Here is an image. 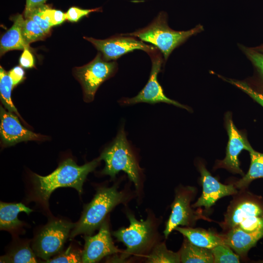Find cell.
Segmentation results:
<instances>
[{
    "label": "cell",
    "mask_w": 263,
    "mask_h": 263,
    "mask_svg": "<svg viewBox=\"0 0 263 263\" xmlns=\"http://www.w3.org/2000/svg\"><path fill=\"white\" fill-rule=\"evenodd\" d=\"M84 239L85 244L84 249L82 250V263H96L105 257L120 252L113 243L107 220L102 224L96 235H85Z\"/></svg>",
    "instance_id": "7c38bea8"
},
{
    "label": "cell",
    "mask_w": 263,
    "mask_h": 263,
    "mask_svg": "<svg viewBox=\"0 0 263 263\" xmlns=\"http://www.w3.org/2000/svg\"><path fill=\"white\" fill-rule=\"evenodd\" d=\"M27 18H29L33 20L47 35L50 33L52 26L48 21L43 19L39 15L37 10L33 11Z\"/></svg>",
    "instance_id": "1f68e13d"
},
{
    "label": "cell",
    "mask_w": 263,
    "mask_h": 263,
    "mask_svg": "<svg viewBox=\"0 0 263 263\" xmlns=\"http://www.w3.org/2000/svg\"><path fill=\"white\" fill-rule=\"evenodd\" d=\"M201 174L200 180L203 187L202 193L192 207H204L209 211L217 201L225 196L234 195L238 191L233 184L225 185L220 183L208 171L202 163L198 165Z\"/></svg>",
    "instance_id": "5bb4252c"
},
{
    "label": "cell",
    "mask_w": 263,
    "mask_h": 263,
    "mask_svg": "<svg viewBox=\"0 0 263 263\" xmlns=\"http://www.w3.org/2000/svg\"><path fill=\"white\" fill-rule=\"evenodd\" d=\"M243 50L263 78V53L254 48L244 47Z\"/></svg>",
    "instance_id": "f546056e"
},
{
    "label": "cell",
    "mask_w": 263,
    "mask_h": 263,
    "mask_svg": "<svg viewBox=\"0 0 263 263\" xmlns=\"http://www.w3.org/2000/svg\"><path fill=\"white\" fill-rule=\"evenodd\" d=\"M21 34L25 44H29L36 41L43 40L47 34L33 20L29 18H25L21 29Z\"/></svg>",
    "instance_id": "d4e9b609"
},
{
    "label": "cell",
    "mask_w": 263,
    "mask_h": 263,
    "mask_svg": "<svg viewBox=\"0 0 263 263\" xmlns=\"http://www.w3.org/2000/svg\"><path fill=\"white\" fill-rule=\"evenodd\" d=\"M46 263H82V251L70 246L65 251L59 252V254L55 256L53 258H51Z\"/></svg>",
    "instance_id": "4316f807"
},
{
    "label": "cell",
    "mask_w": 263,
    "mask_h": 263,
    "mask_svg": "<svg viewBox=\"0 0 263 263\" xmlns=\"http://www.w3.org/2000/svg\"><path fill=\"white\" fill-rule=\"evenodd\" d=\"M125 199V193L119 191L116 185L99 188L91 202L85 207L79 220L75 223L70 239L82 234L91 235L100 228L107 214Z\"/></svg>",
    "instance_id": "3957f363"
},
{
    "label": "cell",
    "mask_w": 263,
    "mask_h": 263,
    "mask_svg": "<svg viewBox=\"0 0 263 263\" xmlns=\"http://www.w3.org/2000/svg\"><path fill=\"white\" fill-rule=\"evenodd\" d=\"M22 15H17L13 18L12 26L2 36L0 42V56L15 50H23L29 48L25 43L21 34L22 26L24 21Z\"/></svg>",
    "instance_id": "d6986e66"
},
{
    "label": "cell",
    "mask_w": 263,
    "mask_h": 263,
    "mask_svg": "<svg viewBox=\"0 0 263 263\" xmlns=\"http://www.w3.org/2000/svg\"><path fill=\"white\" fill-rule=\"evenodd\" d=\"M0 133L2 143L12 146L22 141L40 140L42 136L32 132L20 123L13 113L0 109Z\"/></svg>",
    "instance_id": "9a60e30c"
},
{
    "label": "cell",
    "mask_w": 263,
    "mask_h": 263,
    "mask_svg": "<svg viewBox=\"0 0 263 263\" xmlns=\"http://www.w3.org/2000/svg\"><path fill=\"white\" fill-rule=\"evenodd\" d=\"M13 88L12 80L3 68L0 67V100L8 111L14 113L20 119L21 117L13 104L11 99V91Z\"/></svg>",
    "instance_id": "cb8c5ba5"
},
{
    "label": "cell",
    "mask_w": 263,
    "mask_h": 263,
    "mask_svg": "<svg viewBox=\"0 0 263 263\" xmlns=\"http://www.w3.org/2000/svg\"><path fill=\"white\" fill-rule=\"evenodd\" d=\"M255 50L260 52L263 53V44L261 45L258 47L254 48Z\"/></svg>",
    "instance_id": "d590c367"
},
{
    "label": "cell",
    "mask_w": 263,
    "mask_h": 263,
    "mask_svg": "<svg viewBox=\"0 0 263 263\" xmlns=\"http://www.w3.org/2000/svg\"><path fill=\"white\" fill-rule=\"evenodd\" d=\"M127 217L130 225L114 231L113 235L126 246L121 256L124 260L132 255H141L149 251L157 244L156 232L151 219L138 221L131 213Z\"/></svg>",
    "instance_id": "8992f818"
},
{
    "label": "cell",
    "mask_w": 263,
    "mask_h": 263,
    "mask_svg": "<svg viewBox=\"0 0 263 263\" xmlns=\"http://www.w3.org/2000/svg\"><path fill=\"white\" fill-rule=\"evenodd\" d=\"M33 210L21 203H8L0 202V230L14 231L22 226L23 223L18 217L20 212L29 215Z\"/></svg>",
    "instance_id": "ac0fdd59"
},
{
    "label": "cell",
    "mask_w": 263,
    "mask_h": 263,
    "mask_svg": "<svg viewBox=\"0 0 263 263\" xmlns=\"http://www.w3.org/2000/svg\"><path fill=\"white\" fill-rule=\"evenodd\" d=\"M174 230L181 233L192 244L199 247L212 249L219 244H224L221 234L217 233L213 230L179 226Z\"/></svg>",
    "instance_id": "e0dca14e"
},
{
    "label": "cell",
    "mask_w": 263,
    "mask_h": 263,
    "mask_svg": "<svg viewBox=\"0 0 263 263\" xmlns=\"http://www.w3.org/2000/svg\"><path fill=\"white\" fill-rule=\"evenodd\" d=\"M196 193L197 189L194 187L182 186L177 188L171 205V212L164 231L166 238L179 225L193 227L199 219L211 221L203 215L202 209L194 210L192 208L190 204Z\"/></svg>",
    "instance_id": "52a82bcc"
},
{
    "label": "cell",
    "mask_w": 263,
    "mask_h": 263,
    "mask_svg": "<svg viewBox=\"0 0 263 263\" xmlns=\"http://www.w3.org/2000/svg\"><path fill=\"white\" fill-rule=\"evenodd\" d=\"M36 10L43 19L50 24L51 26L59 25L66 19L65 13L58 10L50 8L45 5Z\"/></svg>",
    "instance_id": "83f0119b"
},
{
    "label": "cell",
    "mask_w": 263,
    "mask_h": 263,
    "mask_svg": "<svg viewBox=\"0 0 263 263\" xmlns=\"http://www.w3.org/2000/svg\"><path fill=\"white\" fill-rule=\"evenodd\" d=\"M250 156L249 169L241 179L233 183L237 189H244L253 180L263 178V153L255 151L253 149L249 151Z\"/></svg>",
    "instance_id": "44dd1931"
},
{
    "label": "cell",
    "mask_w": 263,
    "mask_h": 263,
    "mask_svg": "<svg viewBox=\"0 0 263 263\" xmlns=\"http://www.w3.org/2000/svg\"><path fill=\"white\" fill-rule=\"evenodd\" d=\"M223 243L240 257H244L248 251L263 237V230L247 232L239 228L230 229L221 234Z\"/></svg>",
    "instance_id": "2e32d148"
},
{
    "label": "cell",
    "mask_w": 263,
    "mask_h": 263,
    "mask_svg": "<svg viewBox=\"0 0 263 263\" xmlns=\"http://www.w3.org/2000/svg\"><path fill=\"white\" fill-rule=\"evenodd\" d=\"M226 128L228 141L225 156L223 160L218 161L216 167L224 168L232 173L244 176V172L240 167L238 156L243 150L249 151L253 148L245 136L236 128L229 115L226 117Z\"/></svg>",
    "instance_id": "4fadbf2b"
},
{
    "label": "cell",
    "mask_w": 263,
    "mask_h": 263,
    "mask_svg": "<svg viewBox=\"0 0 263 263\" xmlns=\"http://www.w3.org/2000/svg\"><path fill=\"white\" fill-rule=\"evenodd\" d=\"M227 81L247 94L263 107V92L255 89L244 81L232 79H228Z\"/></svg>",
    "instance_id": "f1b7e54d"
},
{
    "label": "cell",
    "mask_w": 263,
    "mask_h": 263,
    "mask_svg": "<svg viewBox=\"0 0 263 263\" xmlns=\"http://www.w3.org/2000/svg\"></svg>",
    "instance_id": "8d00e7d4"
},
{
    "label": "cell",
    "mask_w": 263,
    "mask_h": 263,
    "mask_svg": "<svg viewBox=\"0 0 263 263\" xmlns=\"http://www.w3.org/2000/svg\"><path fill=\"white\" fill-rule=\"evenodd\" d=\"M73 224L55 219L48 223L34 239L32 248L38 257L46 262L59 253L74 226Z\"/></svg>",
    "instance_id": "ba28073f"
},
{
    "label": "cell",
    "mask_w": 263,
    "mask_h": 263,
    "mask_svg": "<svg viewBox=\"0 0 263 263\" xmlns=\"http://www.w3.org/2000/svg\"><path fill=\"white\" fill-rule=\"evenodd\" d=\"M98 158L79 166L69 158L61 163L51 174L41 176L34 174L33 179L34 198L45 207H48V201L51 193L56 188L71 187L75 189L79 194L82 192L83 183L88 175L98 166Z\"/></svg>",
    "instance_id": "6da1fadb"
},
{
    "label": "cell",
    "mask_w": 263,
    "mask_h": 263,
    "mask_svg": "<svg viewBox=\"0 0 263 263\" xmlns=\"http://www.w3.org/2000/svg\"><path fill=\"white\" fill-rule=\"evenodd\" d=\"M149 55L151 60V69L147 83L137 95L132 98H123L119 101L120 104L125 105L141 102L151 104L165 102L188 110L186 106L167 97L158 82L157 75L161 70L163 59L158 49Z\"/></svg>",
    "instance_id": "30bf717a"
},
{
    "label": "cell",
    "mask_w": 263,
    "mask_h": 263,
    "mask_svg": "<svg viewBox=\"0 0 263 263\" xmlns=\"http://www.w3.org/2000/svg\"><path fill=\"white\" fill-rule=\"evenodd\" d=\"M19 64L24 68H31L34 67V58L29 48H26L23 50L19 58Z\"/></svg>",
    "instance_id": "836d02e7"
},
{
    "label": "cell",
    "mask_w": 263,
    "mask_h": 263,
    "mask_svg": "<svg viewBox=\"0 0 263 263\" xmlns=\"http://www.w3.org/2000/svg\"><path fill=\"white\" fill-rule=\"evenodd\" d=\"M219 224L223 232L234 228L247 232L263 230V203L245 189H240L234 195Z\"/></svg>",
    "instance_id": "7a4b0ae2"
},
{
    "label": "cell",
    "mask_w": 263,
    "mask_h": 263,
    "mask_svg": "<svg viewBox=\"0 0 263 263\" xmlns=\"http://www.w3.org/2000/svg\"><path fill=\"white\" fill-rule=\"evenodd\" d=\"M181 263H213V256L211 249L201 247L192 244L185 237L179 251Z\"/></svg>",
    "instance_id": "ffe728a7"
},
{
    "label": "cell",
    "mask_w": 263,
    "mask_h": 263,
    "mask_svg": "<svg viewBox=\"0 0 263 263\" xmlns=\"http://www.w3.org/2000/svg\"><path fill=\"white\" fill-rule=\"evenodd\" d=\"M147 263H181L179 252L169 250L164 243L156 244L147 256Z\"/></svg>",
    "instance_id": "603a6c76"
},
{
    "label": "cell",
    "mask_w": 263,
    "mask_h": 263,
    "mask_svg": "<svg viewBox=\"0 0 263 263\" xmlns=\"http://www.w3.org/2000/svg\"><path fill=\"white\" fill-rule=\"evenodd\" d=\"M46 0H26L24 12L25 18H27L36 9L44 5Z\"/></svg>",
    "instance_id": "e575fe53"
},
{
    "label": "cell",
    "mask_w": 263,
    "mask_h": 263,
    "mask_svg": "<svg viewBox=\"0 0 263 263\" xmlns=\"http://www.w3.org/2000/svg\"><path fill=\"white\" fill-rule=\"evenodd\" d=\"M37 256L28 243L12 249L7 254L0 257V263H37Z\"/></svg>",
    "instance_id": "7402d4cb"
},
{
    "label": "cell",
    "mask_w": 263,
    "mask_h": 263,
    "mask_svg": "<svg viewBox=\"0 0 263 263\" xmlns=\"http://www.w3.org/2000/svg\"><path fill=\"white\" fill-rule=\"evenodd\" d=\"M120 35L121 36L113 37L103 40L85 37L84 38L91 42L102 54L104 59L107 61L116 60L134 50H143L149 54L157 49L155 46L147 45L133 37Z\"/></svg>",
    "instance_id": "8fae6325"
},
{
    "label": "cell",
    "mask_w": 263,
    "mask_h": 263,
    "mask_svg": "<svg viewBox=\"0 0 263 263\" xmlns=\"http://www.w3.org/2000/svg\"><path fill=\"white\" fill-rule=\"evenodd\" d=\"M214 263H239L240 256L228 245L223 244L211 249Z\"/></svg>",
    "instance_id": "484cf974"
},
{
    "label": "cell",
    "mask_w": 263,
    "mask_h": 263,
    "mask_svg": "<svg viewBox=\"0 0 263 263\" xmlns=\"http://www.w3.org/2000/svg\"><path fill=\"white\" fill-rule=\"evenodd\" d=\"M8 75L12 80L13 87L20 83L25 78L24 71L20 66H16L12 68L8 72Z\"/></svg>",
    "instance_id": "d6a6232c"
},
{
    "label": "cell",
    "mask_w": 263,
    "mask_h": 263,
    "mask_svg": "<svg viewBox=\"0 0 263 263\" xmlns=\"http://www.w3.org/2000/svg\"><path fill=\"white\" fill-rule=\"evenodd\" d=\"M100 8H95L92 9H84L76 7H72L70 8L65 13L66 19L71 22H77L81 18L88 15L93 12L99 11Z\"/></svg>",
    "instance_id": "4dcf8cb0"
},
{
    "label": "cell",
    "mask_w": 263,
    "mask_h": 263,
    "mask_svg": "<svg viewBox=\"0 0 263 263\" xmlns=\"http://www.w3.org/2000/svg\"><path fill=\"white\" fill-rule=\"evenodd\" d=\"M117 70V63L104 60L100 52L89 63L76 67L75 74L82 87L85 100L93 101L99 86L113 76Z\"/></svg>",
    "instance_id": "9c48e42d"
},
{
    "label": "cell",
    "mask_w": 263,
    "mask_h": 263,
    "mask_svg": "<svg viewBox=\"0 0 263 263\" xmlns=\"http://www.w3.org/2000/svg\"><path fill=\"white\" fill-rule=\"evenodd\" d=\"M203 29V26L199 25L188 31L173 30L168 25L166 14L161 12L146 27L132 33L121 35L138 38L142 41L151 43L161 51L166 61L174 49Z\"/></svg>",
    "instance_id": "277c9868"
},
{
    "label": "cell",
    "mask_w": 263,
    "mask_h": 263,
    "mask_svg": "<svg viewBox=\"0 0 263 263\" xmlns=\"http://www.w3.org/2000/svg\"><path fill=\"white\" fill-rule=\"evenodd\" d=\"M99 159L105 163L102 174L109 175L114 179L119 171H124L136 188H139L140 170L124 128H120L115 138L103 151Z\"/></svg>",
    "instance_id": "5b68a950"
}]
</instances>
